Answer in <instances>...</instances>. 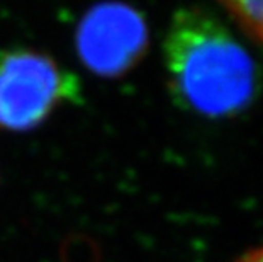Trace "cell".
<instances>
[{
	"label": "cell",
	"mask_w": 263,
	"mask_h": 262,
	"mask_svg": "<svg viewBox=\"0 0 263 262\" xmlns=\"http://www.w3.org/2000/svg\"><path fill=\"white\" fill-rule=\"evenodd\" d=\"M238 26L263 43V0H219Z\"/></svg>",
	"instance_id": "277c9868"
},
{
	"label": "cell",
	"mask_w": 263,
	"mask_h": 262,
	"mask_svg": "<svg viewBox=\"0 0 263 262\" xmlns=\"http://www.w3.org/2000/svg\"><path fill=\"white\" fill-rule=\"evenodd\" d=\"M83 101L82 82L51 55L34 48L0 51V130L32 131L57 111Z\"/></svg>",
	"instance_id": "7a4b0ae2"
},
{
	"label": "cell",
	"mask_w": 263,
	"mask_h": 262,
	"mask_svg": "<svg viewBox=\"0 0 263 262\" xmlns=\"http://www.w3.org/2000/svg\"><path fill=\"white\" fill-rule=\"evenodd\" d=\"M163 53L172 94L183 108L224 118L253 101L258 85L255 60L207 10H178L166 31Z\"/></svg>",
	"instance_id": "6da1fadb"
},
{
	"label": "cell",
	"mask_w": 263,
	"mask_h": 262,
	"mask_svg": "<svg viewBox=\"0 0 263 262\" xmlns=\"http://www.w3.org/2000/svg\"><path fill=\"white\" fill-rule=\"evenodd\" d=\"M146 21L124 2H100L83 14L75 46L82 63L99 77H121L134 68L148 49Z\"/></svg>",
	"instance_id": "3957f363"
},
{
	"label": "cell",
	"mask_w": 263,
	"mask_h": 262,
	"mask_svg": "<svg viewBox=\"0 0 263 262\" xmlns=\"http://www.w3.org/2000/svg\"><path fill=\"white\" fill-rule=\"evenodd\" d=\"M233 262H263V245L246 250L245 254H241L236 260H233Z\"/></svg>",
	"instance_id": "5b68a950"
}]
</instances>
